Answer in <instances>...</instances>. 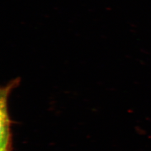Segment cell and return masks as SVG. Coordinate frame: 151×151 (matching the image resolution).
I'll list each match as a JSON object with an SVG mask.
<instances>
[{
    "instance_id": "6da1fadb",
    "label": "cell",
    "mask_w": 151,
    "mask_h": 151,
    "mask_svg": "<svg viewBox=\"0 0 151 151\" xmlns=\"http://www.w3.org/2000/svg\"><path fill=\"white\" fill-rule=\"evenodd\" d=\"M6 90L1 101V151H9V120L6 109ZM3 94V93H2Z\"/></svg>"
}]
</instances>
